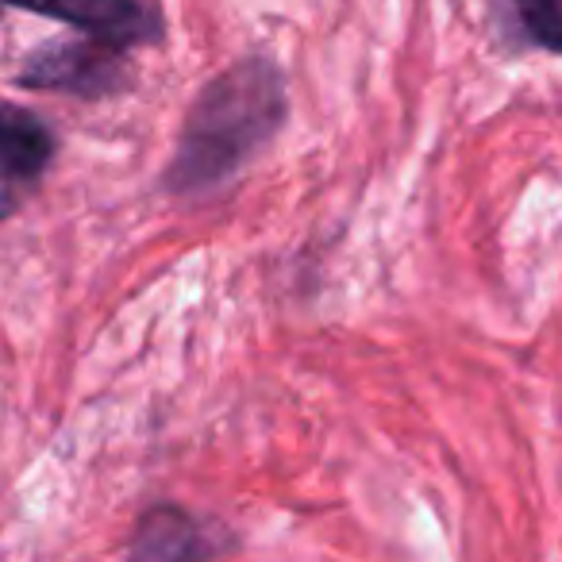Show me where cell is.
<instances>
[{"label":"cell","instance_id":"2","mask_svg":"<svg viewBox=\"0 0 562 562\" xmlns=\"http://www.w3.org/2000/svg\"><path fill=\"white\" fill-rule=\"evenodd\" d=\"M0 9L35 12L74 27L81 40H93L120 55L155 43L162 35V20L143 0H0Z\"/></svg>","mask_w":562,"mask_h":562},{"label":"cell","instance_id":"1","mask_svg":"<svg viewBox=\"0 0 562 562\" xmlns=\"http://www.w3.org/2000/svg\"><path fill=\"white\" fill-rule=\"evenodd\" d=\"M285 78L266 58H243L196 93L166 170L173 196H201L232 181L285 124Z\"/></svg>","mask_w":562,"mask_h":562},{"label":"cell","instance_id":"4","mask_svg":"<svg viewBox=\"0 0 562 562\" xmlns=\"http://www.w3.org/2000/svg\"><path fill=\"white\" fill-rule=\"evenodd\" d=\"M55 158V132L35 112L0 104V189L12 193L16 186L35 181Z\"/></svg>","mask_w":562,"mask_h":562},{"label":"cell","instance_id":"5","mask_svg":"<svg viewBox=\"0 0 562 562\" xmlns=\"http://www.w3.org/2000/svg\"><path fill=\"white\" fill-rule=\"evenodd\" d=\"M216 551L220 547L209 543V531H201V524L193 516L173 505L150 508L132 539L135 559H201V554Z\"/></svg>","mask_w":562,"mask_h":562},{"label":"cell","instance_id":"3","mask_svg":"<svg viewBox=\"0 0 562 562\" xmlns=\"http://www.w3.org/2000/svg\"><path fill=\"white\" fill-rule=\"evenodd\" d=\"M124 55L101 47L93 40L66 43V47H43L20 70V86L43 89V93H74V97H104L120 86Z\"/></svg>","mask_w":562,"mask_h":562},{"label":"cell","instance_id":"6","mask_svg":"<svg viewBox=\"0 0 562 562\" xmlns=\"http://www.w3.org/2000/svg\"><path fill=\"white\" fill-rule=\"evenodd\" d=\"M508 12L531 47L562 55V0H508Z\"/></svg>","mask_w":562,"mask_h":562}]
</instances>
